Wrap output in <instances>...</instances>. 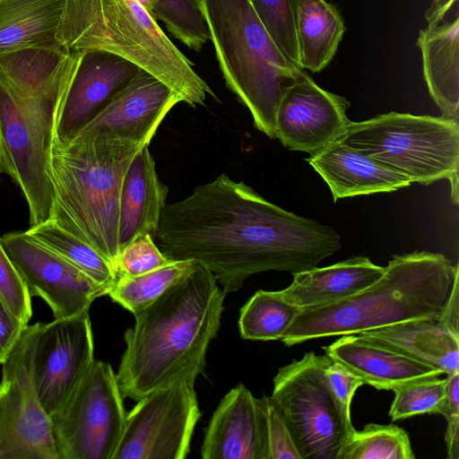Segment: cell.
Wrapping results in <instances>:
<instances>
[{
    "instance_id": "d590c367",
    "label": "cell",
    "mask_w": 459,
    "mask_h": 459,
    "mask_svg": "<svg viewBox=\"0 0 459 459\" xmlns=\"http://www.w3.org/2000/svg\"><path fill=\"white\" fill-rule=\"evenodd\" d=\"M266 429L267 459H301L290 432L271 396L262 398Z\"/></svg>"
},
{
    "instance_id": "4dcf8cb0",
    "label": "cell",
    "mask_w": 459,
    "mask_h": 459,
    "mask_svg": "<svg viewBox=\"0 0 459 459\" xmlns=\"http://www.w3.org/2000/svg\"><path fill=\"white\" fill-rule=\"evenodd\" d=\"M153 17L188 48L198 51L210 39L199 0H157Z\"/></svg>"
},
{
    "instance_id": "d4e9b609",
    "label": "cell",
    "mask_w": 459,
    "mask_h": 459,
    "mask_svg": "<svg viewBox=\"0 0 459 459\" xmlns=\"http://www.w3.org/2000/svg\"><path fill=\"white\" fill-rule=\"evenodd\" d=\"M68 0H0V55L64 48L57 39Z\"/></svg>"
},
{
    "instance_id": "7c38bea8",
    "label": "cell",
    "mask_w": 459,
    "mask_h": 459,
    "mask_svg": "<svg viewBox=\"0 0 459 459\" xmlns=\"http://www.w3.org/2000/svg\"><path fill=\"white\" fill-rule=\"evenodd\" d=\"M39 325L25 326L2 364L0 459H57L49 418L32 383V352Z\"/></svg>"
},
{
    "instance_id": "ac0fdd59",
    "label": "cell",
    "mask_w": 459,
    "mask_h": 459,
    "mask_svg": "<svg viewBox=\"0 0 459 459\" xmlns=\"http://www.w3.org/2000/svg\"><path fill=\"white\" fill-rule=\"evenodd\" d=\"M203 459H267L262 399L239 383L221 400L205 429Z\"/></svg>"
},
{
    "instance_id": "d6986e66",
    "label": "cell",
    "mask_w": 459,
    "mask_h": 459,
    "mask_svg": "<svg viewBox=\"0 0 459 459\" xmlns=\"http://www.w3.org/2000/svg\"><path fill=\"white\" fill-rule=\"evenodd\" d=\"M324 347L325 355L338 361L364 384L378 390H394L405 384L440 377L444 371L376 343L360 334L341 335Z\"/></svg>"
},
{
    "instance_id": "484cf974",
    "label": "cell",
    "mask_w": 459,
    "mask_h": 459,
    "mask_svg": "<svg viewBox=\"0 0 459 459\" xmlns=\"http://www.w3.org/2000/svg\"><path fill=\"white\" fill-rule=\"evenodd\" d=\"M345 26L338 10L325 0H299L296 32L301 69L317 73L333 59Z\"/></svg>"
},
{
    "instance_id": "cb8c5ba5",
    "label": "cell",
    "mask_w": 459,
    "mask_h": 459,
    "mask_svg": "<svg viewBox=\"0 0 459 459\" xmlns=\"http://www.w3.org/2000/svg\"><path fill=\"white\" fill-rule=\"evenodd\" d=\"M358 334L437 368L445 375L459 371V336L438 318L405 321Z\"/></svg>"
},
{
    "instance_id": "8fae6325",
    "label": "cell",
    "mask_w": 459,
    "mask_h": 459,
    "mask_svg": "<svg viewBox=\"0 0 459 459\" xmlns=\"http://www.w3.org/2000/svg\"><path fill=\"white\" fill-rule=\"evenodd\" d=\"M126 413L113 459H184L201 418L195 383L156 389Z\"/></svg>"
},
{
    "instance_id": "ffe728a7",
    "label": "cell",
    "mask_w": 459,
    "mask_h": 459,
    "mask_svg": "<svg viewBox=\"0 0 459 459\" xmlns=\"http://www.w3.org/2000/svg\"><path fill=\"white\" fill-rule=\"evenodd\" d=\"M306 160L327 184L333 202L411 185L407 177L341 140L310 154Z\"/></svg>"
},
{
    "instance_id": "836d02e7",
    "label": "cell",
    "mask_w": 459,
    "mask_h": 459,
    "mask_svg": "<svg viewBox=\"0 0 459 459\" xmlns=\"http://www.w3.org/2000/svg\"><path fill=\"white\" fill-rule=\"evenodd\" d=\"M171 262L150 234H142L120 250L115 269L117 277H134L159 269Z\"/></svg>"
},
{
    "instance_id": "7bdbcfd3",
    "label": "cell",
    "mask_w": 459,
    "mask_h": 459,
    "mask_svg": "<svg viewBox=\"0 0 459 459\" xmlns=\"http://www.w3.org/2000/svg\"><path fill=\"white\" fill-rule=\"evenodd\" d=\"M152 15L156 6L157 0H136ZM153 16V15H152Z\"/></svg>"
},
{
    "instance_id": "74e56055",
    "label": "cell",
    "mask_w": 459,
    "mask_h": 459,
    "mask_svg": "<svg viewBox=\"0 0 459 459\" xmlns=\"http://www.w3.org/2000/svg\"><path fill=\"white\" fill-rule=\"evenodd\" d=\"M26 325L0 298V365L12 353Z\"/></svg>"
},
{
    "instance_id": "7402d4cb",
    "label": "cell",
    "mask_w": 459,
    "mask_h": 459,
    "mask_svg": "<svg viewBox=\"0 0 459 459\" xmlns=\"http://www.w3.org/2000/svg\"><path fill=\"white\" fill-rule=\"evenodd\" d=\"M385 267L368 257L352 256L325 267L293 274V281L277 293L299 309L323 307L345 299L371 285Z\"/></svg>"
},
{
    "instance_id": "6da1fadb",
    "label": "cell",
    "mask_w": 459,
    "mask_h": 459,
    "mask_svg": "<svg viewBox=\"0 0 459 459\" xmlns=\"http://www.w3.org/2000/svg\"><path fill=\"white\" fill-rule=\"evenodd\" d=\"M154 240L170 260L206 267L226 295L252 274H294L341 248L332 227L288 212L225 174L167 204Z\"/></svg>"
},
{
    "instance_id": "d6a6232c",
    "label": "cell",
    "mask_w": 459,
    "mask_h": 459,
    "mask_svg": "<svg viewBox=\"0 0 459 459\" xmlns=\"http://www.w3.org/2000/svg\"><path fill=\"white\" fill-rule=\"evenodd\" d=\"M446 385V377H437L413 381L394 389V398L389 416L394 421L424 413L440 414Z\"/></svg>"
},
{
    "instance_id": "e575fe53",
    "label": "cell",
    "mask_w": 459,
    "mask_h": 459,
    "mask_svg": "<svg viewBox=\"0 0 459 459\" xmlns=\"http://www.w3.org/2000/svg\"><path fill=\"white\" fill-rule=\"evenodd\" d=\"M0 298L23 324L29 325L31 316V297L0 242Z\"/></svg>"
},
{
    "instance_id": "ee69618b",
    "label": "cell",
    "mask_w": 459,
    "mask_h": 459,
    "mask_svg": "<svg viewBox=\"0 0 459 459\" xmlns=\"http://www.w3.org/2000/svg\"><path fill=\"white\" fill-rule=\"evenodd\" d=\"M2 173H4V171H3L2 145H1V139H0V175Z\"/></svg>"
},
{
    "instance_id": "1f68e13d",
    "label": "cell",
    "mask_w": 459,
    "mask_h": 459,
    "mask_svg": "<svg viewBox=\"0 0 459 459\" xmlns=\"http://www.w3.org/2000/svg\"><path fill=\"white\" fill-rule=\"evenodd\" d=\"M281 52L300 68L296 18L299 0H248Z\"/></svg>"
},
{
    "instance_id": "8992f818",
    "label": "cell",
    "mask_w": 459,
    "mask_h": 459,
    "mask_svg": "<svg viewBox=\"0 0 459 459\" xmlns=\"http://www.w3.org/2000/svg\"><path fill=\"white\" fill-rule=\"evenodd\" d=\"M228 88L255 128L275 138V116L289 87L307 74L278 48L248 0H199Z\"/></svg>"
},
{
    "instance_id": "3957f363",
    "label": "cell",
    "mask_w": 459,
    "mask_h": 459,
    "mask_svg": "<svg viewBox=\"0 0 459 459\" xmlns=\"http://www.w3.org/2000/svg\"><path fill=\"white\" fill-rule=\"evenodd\" d=\"M459 273L444 255H395L383 275L339 302L299 309L281 341L287 346L329 336L357 334L391 325L438 318Z\"/></svg>"
},
{
    "instance_id": "ab89813d",
    "label": "cell",
    "mask_w": 459,
    "mask_h": 459,
    "mask_svg": "<svg viewBox=\"0 0 459 459\" xmlns=\"http://www.w3.org/2000/svg\"><path fill=\"white\" fill-rule=\"evenodd\" d=\"M446 394L440 411L446 420L459 416V371L446 375Z\"/></svg>"
},
{
    "instance_id": "4fadbf2b",
    "label": "cell",
    "mask_w": 459,
    "mask_h": 459,
    "mask_svg": "<svg viewBox=\"0 0 459 459\" xmlns=\"http://www.w3.org/2000/svg\"><path fill=\"white\" fill-rule=\"evenodd\" d=\"M0 242L30 296L42 299L55 319L89 312L96 299L108 295L106 288L39 243L27 230L4 234Z\"/></svg>"
},
{
    "instance_id": "9a60e30c",
    "label": "cell",
    "mask_w": 459,
    "mask_h": 459,
    "mask_svg": "<svg viewBox=\"0 0 459 459\" xmlns=\"http://www.w3.org/2000/svg\"><path fill=\"white\" fill-rule=\"evenodd\" d=\"M351 103L320 88L307 74L287 89L275 116V138L289 150L313 154L341 139Z\"/></svg>"
},
{
    "instance_id": "7a4b0ae2",
    "label": "cell",
    "mask_w": 459,
    "mask_h": 459,
    "mask_svg": "<svg viewBox=\"0 0 459 459\" xmlns=\"http://www.w3.org/2000/svg\"><path fill=\"white\" fill-rule=\"evenodd\" d=\"M225 296L213 273L196 263L191 273L134 315L116 373L123 397L136 402L159 388L195 383L220 329Z\"/></svg>"
},
{
    "instance_id": "e0dca14e",
    "label": "cell",
    "mask_w": 459,
    "mask_h": 459,
    "mask_svg": "<svg viewBox=\"0 0 459 459\" xmlns=\"http://www.w3.org/2000/svg\"><path fill=\"white\" fill-rule=\"evenodd\" d=\"M181 100L170 88L142 69L76 134L149 146L164 117Z\"/></svg>"
},
{
    "instance_id": "f35d334b",
    "label": "cell",
    "mask_w": 459,
    "mask_h": 459,
    "mask_svg": "<svg viewBox=\"0 0 459 459\" xmlns=\"http://www.w3.org/2000/svg\"><path fill=\"white\" fill-rule=\"evenodd\" d=\"M438 321L454 334L459 336V273L454 279Z\"/></svg>"
},
{
    "instance_id": "f546056e",
    "label": "cell",
    "mask_w": 459,
    "mask_h": 459,
    "mask_svg": "<svg viewBox=\"0 0 459 459\" xmlns=\"http://www.w3.org/2000/svg\"><path fill=\"white\" fill-rule=\"evenodd\" d=\"M406 431L394 424L369 423L350 433L337 459H414Z\"/></svg>"
},
{
    "instance_id": "44dd1931",
    "label": "cell",
    "mask_w": 459,
    "mask_h": 459,
    "mask_svg": "<svg viewBox=\"0 0 459 459\" xmlns=\"http://www.w3.org/2000/svg\"><path fill=\"white\" fill-rule=\"evenodd\" d=\"M168 194L169 188L159 178L148 146L143 147L132 160L122 184L119 252L139 235L150 234L155 239Z\"/></svg>"
},
{
    "instance_id": "5bb4252c",
    "label": "cell",
    "mask_w": 459,
    "mask_h": 459,
    "mask_svg": "<svg viewBox=\"0 0 459 459\" xmlns=\"http://www.w3.org/2000/svg\"><path fill=\"white\" fill-rule=\"evenodd\" d=\"M94 359L89 312L39 323L32 352V383L48 415L71 394Z\"/></svg>"
},
{
    "instance_id": "30bf717a",
    "label": "cell",
    "mask_w": 459,
    "mask_h": 459,
    "mask_svg": "<svg viewBox=\"0 0 459 459\" xmlns=\"http://www.w3.org/2000/svg\"><path fill=\"white\" fill-rule=\"evenodd\" d=\"M329 357L306 352L279 368L271 395L301 459H337L346 426L325 378Z\"/></svg>"
},
{
    "instance_id": "4316f807",
    "label": "cell",
    "mask_w": 459,
    "mask_h": 459,
    "mask_svg": "<svg viewBox=\"0 0 459 459\" xmlns=\"http://www.w3.org/2000/svg\"><path fill=\"white\" fill-rule=\"evenodd\" d=\"M27 232L39 243L106 288L108 291L117 281V272L105 257L93 247L65 230L53 220L30 227Z\"/></svg>"
},
{
    "instance_id": "83f0119b",
    "label": "cell",
    "mask_w": 459,
    "mask_h": 459,
    "mask_svg": "<svg viewBox=\"0 0 459 459\" xmlns=\"http://www.w3.org/2000/svg\"><path fill=\"white\" fill-rule=\"evenodd\" d=\"M195 264L193 260H178L138 276L117 277L108 296L135 315L191 273Z\"/></svg>"
},
{
    "instance_id": "b9f144b4",
    "label": "cell",
    "mask_w": 459,
    "mask_h": 459,
    "mask_svg": "<svg viewBox=\"0 0 459 459\" xmlns=\"http://www.w3.org/2000/svg\"><path fill=\"white\" fill-rule=\"evenodd\" d=\"M458 0H433L425 18L428 25L436 24L444 21V18L455 7Z\"/></svg>"
},
{
    "instance_id": "ba28073f",
    "label": "cell",
    "mask_w": 459,
    "mask_h": 459,
    "mask_svg": "<svg viewBox=\"0 0 459 459\" xmlns=\"http://www.w3.org/2000/svg\"><path fill=\"white\" fill-rule=\"evenodd\" d=\"M339 140L411 183L429 186L448 179L452 201L458 204L459 122L392 111L351 122Z\"/></svg>"
},
{
    "instance_id": "277c9868",
    "label": "cell",
    "mask_w": 459,
    "mask_h": 459,
    "mask_svg": "<svg viewBox=\"0 0 459 459\" xmlns=\"http://www.w3.org/2000/svg\"><path fill=\"white\" fill-rule=\"evenodd\" d=\"M144 146L83 134L51 143V220L97 250L114 269L119 253L122 184L132 160Z\"/></svg>"
},
{
    "instance_id": "52a82bcc",
    "label": "cell",
    "mask_w": 459,
    "mask_h": 459,
    "mask_svg": "<svg viewBox=\"0 0 459 459\" xmlns=\"http://www.w3.org/2000/svg\"><path fill=\"white\" fill-rule=\"evenodd\" d=\"M75 70L30 95L18 93L0 82L3 170L24 195L30 227L52 218L55 199L50 171L53 127Z\"/></svg>"
},
{
    "instance_id": "60d3db41",
    "label": "cell",
    "mask_w": 459,
    "mask_h": 459,
    "mask_svg": "<svg viewBox=\"0 0 459 459\" xmlns=\"http://www.w3.org/2000/svg\"><path fill=\"white\" fill-rule=\"evenodd\" d=\"M445 442L448 459H459V416L446 420Z\"/></svg>"
},
{
    "instance_id": "9c48e42d",
    "label": "cell",
    "mask_w": 459,
    "mask_h": 459,
    "mask_svg": "<svg viewBox=\"0 0 459 459\" xmlns=\"http://www.w3.org/2000/svg\"><path fill=\"white\" fill-rule=\"evenodd\" d=\"M116 373L93 359L84 376L48 415L57 459H113L126 412Z\"/></svg>"
},
{
    "instance_id": "8d00e7d4",
    "label": "cell",
    "mask_w": 459,
    "mask_h": 459,
    "mask_svg": "<svg viewBox=\"0 0 459 459\" xmlns=\"http://www.w3.org/2000/svg\"><path fill=\"white\" fill-rule=\"evenodd\" d=\"M324 375L330 392L349 429H355L351 419V404L356 390L364 382L338 361L329 358Z\"/></svg>"
},
{
    "instance_id": "603a6c76",
    "label": "cell",
    "mask_w": 459,
    "mask_h": 459,
    "mask_svg": "<svg viewBox=\"0 0 459 459\" xmlns=\"http://www.w3.org/2000/svg\"><path fill=\"white\" fill-rule=\"evenodd\" d=\"M423 74L441 117L459 122V17L428 25L417 40Z\"/></svg>"
},
{
    "instance_id": "2e32d148",
    "label": "cell",
    "mask_w": 459,
    "mask_h": 459,
    "mask_svg": "<svg viewBox=\"0 0 459 459\" xmlns=\"http://www.w3.org/2000/svg\"><path fill=\"white\" fill-rule=\"evenodd\" d=\"M132 61L104 50H84L54 122L52 140L64 143L97 116L139 74Z\"/></svg>"
},
{
    "instance_id": "5b68a950",
    "label": "cell",
    "mask_w": 459,
    "mask_h": 459,
    "mask_svg": "<svg viewBox=\"0 0 459 459\" xmlns=\"http://www.w3.org/2000/svg\"><path fill=\"white\" fill-rule=\"evenodd\" d=\"M57 39L71 51L97 49L125 57L192 107L214 96L157 20L136 0H68Z\"/></svg>"
},
{
    "instance_id": "f1b7e54d",
    "label": "cell",
    "mask_w": 459,
    "mask_h": 459,
    "mask_svg": "<svg viewBox=\"0 0 459 459\" xmlns=\"http://www.w3.org/2000/svg\"><path fill=\"white\" fill-rule=\"evenodd\" d=\"M299 311L277 291L257 290L240 309V335L252 341L281 340Z\"/></svg>"
}]
</instances>
